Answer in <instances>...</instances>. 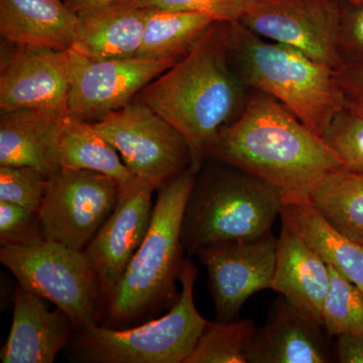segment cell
I'll list each match as a JSON object with an SVG mask.
<instances>
[{
  "label": "cell",
  "mask_w": 363,
  "mask_h": 363,
  "mask_svg": "<svg viewBox=\"0 0 363 363\" xmlns=\"http://www.w3.org/2000/svg\"><path fill=\"white\" fill-rule=\"evenodd\" d=\"M118 182L91 171L61 169L48 179L39 209L45 240L84 252L118 200Z\"/></svg>",
  "instance_id": "obj_10"
},
{
  "label": "cell",
  "mask_w": 363,
  "mask_h": 363,
  "mask_svg": "<svg viewBox=\"0 0 363 363\" xmlns=\"http://www.w3.org/2000/svg\"><path fill=\"white\" fill-rule=\"evenodd\" d=\"M283 195L240 169H213L196 181L183 222L184 247L197 253L219 243L257 240L272 233Z\"/></svg>",
  "instance_id": "obj_5"
},
{
  "label": "cell",
  "mask_w": 363,
  "mask_h": 363,
  "mask_svg": "<svg viewBox=\"0 0 363 363\" xmlns=\"http://www.w3.org/2000/svg\"><path fill=\"white\" fill-rule=\"evenodd\" d=\"M61 123L35 111L1 112L0 166L30 167L48 178L58 173Z\"/></svg>",
  "instance_id": "obj_20"
},
{
  "label": "cell",
  "mask_w": 363,
  "mask_h": 363,
  "mask_svg": "<svg viewBox=\"0 0 363 363\" xmlns=\"http://www.w3.org/2000/svg\"><path fill=\"white\" fill-rule=\"evenodd\" d=\"M281 218L297 230L327 264L363 292V243L338 230L309 199L284 202Z\"/></svg>",
  "instance_id": "obj_21"
},
{
  "label": "cell",
  "mask_w": 363,
  "mask_h": 363,
  "mask_svg": "<svg viewBox=\"0 0 363 363\" xmlns=\"http://www.w3.org/2000/svg\"><path fill=\"white\" fill-rule=\"evenodd\" d=\"M0 262L18 285L65 313L76 332L98 324L101 291L84 252L44 240L23 247H1Z\"/></svg>",
  "instance_id": "obj_7"
},
{
  "label": "cell",
  "mask_w": 363,
  "mask_h": 363,
  "mask_svg": "<svg viewBox=\"0 0 363 363\" xmlns=\"http://www.w3.org/2000/svg\"><path fill=\"white\" fill-rule=\"evenodd\" d=\"M45 240L39 213L0 201V245L23 247Z\"/></svg>",
  "instance_id": "obj_29"
},
{
  "label": "cell",
  "mask_w": 363,
  "mask_h": 363,
  "mask_svg": "<svg viewBox=\"0 0 363 363\" xmlns=\"http://www.w3.org/2000/svg\"><path fill=\"white\" fill-rule=\"evenodd\" d=\"M93 123L131 173L157 190L190 167L183 136L147 105L133 101Z\"/></svg>",
  "instance_id": "obj_9"
},
{
  "label": "cell",
  "mask_w": 363,
  "mask_h": 363,
  "mask_svg": "<svg viewBox=\"0 0 363 363\" xmlns=\"http://www.w3.org/2000/svg\"><path fill=\"white\" fill-rule=\"evenodd\" d=\"M324 142L338 157L345 171L363 172V118L343 109L325 130Z\"/></svg>",
  "instance_id": "obj_27"
},
{
  "label": "cell",
  "mask_w": 363,
  "mask_h": 363,
  "mask_svg": "<svg viewBox=\"0 0 363 363\" xmlns=\"http://www.w3.org/2000/svg\"><path fill=\"white\" fill-rule=\"evenodd\" d=\"M118 2L143 9L204 13L217 21L233 23L240 21L245 0H121Z\"/></svg>",
  "instance_id": "obj_30"
},
{
  "label": "cell",
  "mask_w": 363,
  "mask_h": 363,
  "mask_svg": "<svg viewBox=\"0 0 363 363\" xmlns=\"http://www.w3.org/2000/svg\"><path fill=\"white\" fill-rule=\"evenodd\" d=\"M227 52L243 84L278 100L320 136L346 107L335 70L295 48L255 35L240 21L228 23Z\"/></svg>",
  "instance_id": "obj_4"
},
{
  "label": "cell",
  "mask_w": 363,
  "mask_h": 363,
  "mask_svg": "<svg viewBox=\"0 0 363 363\" xmlns=\"http://www.w3.org/2000/svg\"><path fill=\"white\" fill-rule=\"evenodd\" d=\"M257 330L252 319L208 322L185 363H247V350Z\"/></svg>",
  "instance_id": "obj_25"
},
{
  "label": "cell",
  "mask_w": 363,
  "mask_h": 363,
  "mask_svg": "<svg viewBox=\"0 0 363 363\" xmlns=\"http://www.w3.org/2000/svg\"><path fill=\"white\" fill-rule=\"evenodd\" d=\"M69 52V116L89 123L131 104L140 91L178 62L138 57L92 61L74 50Z\"/></svg>",
  "instance_id": "obj_11"
},
{
  "label": "cell",
  "mask_w": 363,
  "mask_h": 363,
  "mask_svg": "<svg viewBox=\"0 0 363 363\" xmlns=\"http://www.w3.org/2000/svg\"><path fill=\"white\" fill-rule=\"evenodd\" d=\"M309 201L338 230L363 243V172H332L314 189Z\"/></svg>",
  "instance_id": "obj_24"
},
{
  "label": "cell",
  "mask_w": 363,
  "mask_h": 363,
  "mask_svg": "<svg viewBox=\"0 0 363 363\" xmlns=\"http://www.w3.org/2000/svg\"><path fill=\"white\" fill-rule=\"evenodd\" d=\"M323 325L279 298L266 325L257 329L247 350V363H327L332 359Z\"/></svg>",
  "instance_id": "obj_16"
},
{
  "label": "cell",
  "mask_w": 363,
  "mask_h": 363,
  "mask_svg": "<svg viewBox=\"0 0 363 363\" xmlns=\"http://www.w3.org/2000/svg\"><path fill=\"white\" fill-rule=\"evenodd\" d=\"M198 173L189 167L157 190L149 230L104 306V326L142 324L180 298L183 222Z\"/></svg>",
  "instance_id": "obj_3"
},
{
  "label": "cell",
  "mask_w": 363,
  "mask_h": 363,
  "mask_svg": "<svg viewBox=\"0 0 363 363\" xmlns=\"http://www.w3.org/2000/svg\"><path fill=\"white\" fill-rule=\"evenodd\" d=\"M78 16L72 50L92 61L138 58L145 33V9L116 2Z\"/></svg>",
  "instance_id": "obj_19"
},
{
  "label": "cell",
  "mask_w": 363,
  "mask_h": 363,
  "mask_svg": "<svg viewBox=\"0 0 363 363\" xmlns=\"http://www.w3.org/2000/svg\"><path fill=\"white\" fill-rule=\"evenodd\" d=\"M336 77L348 100H363V66H343Z\"/></svg>",
  "instance_id": "obj_32"
},
{
  "label": "cell",
  "mask_w": 363,
  "mask_h": 363,
  "mask_svg": "<svg viewBox=\"0 0 363 363\" xmlns=\"http://www.w3.org/2000/svg\"><path fill=\"white\" fill-rule=\"evenodd\" d=\"M48 179L30 167L0 166V201L39 212Z\"/></svg>",
  "instance_id": "obj_28"
},
{
  "label": "cell",
  "mask_w": 363,
  "mask_h": 363,
  "mask_svg": "<svg viewBox=\"0 0 363 363\" xmlns=\"http://www.w3.org/2000/svg\"><path fill=\"white\" fill-rule=\"evenodd\" d=\"M343 6L339 0H245L241 25L255 35L290 45L337 71Z\"/></svg>",
  "instance_id": "obj_8"
},
{
  "label": "cell",
  "mask_w": 363,
  "mask_h": 363,
  "mask_svg": "<svg viewBox=\"0 0 363 363\" xmlns=\"http://www.w3.org/2000/svg\"><path fill=\"white\" fill-rule=\"evenodd\" d=\"M64 1L74 13L81 14L94 11L100 7L111 6L121 0H64Z\"/></svg>",
  "instance_id": "obj_34"
},
{
  "label": "cell",
  "mask_w": 363,
  "mask_h": 363,
  "mask_svg": "<svg viewBox=\"0 0 363 363\" xmlns=\"http://www.w3.org/2000/svg\"><path fill=\"white\" fill-rule=\"evenodd\" d=\"M196 278L194 264L184 260L179 279L180 298L167 314L126 328L90 325L76 332L64 350L67 360L82 363H185L209 322L196 308Z\"/></svg>",
  "instance_id": "obj_6"
},
{
  "label": "cell",
  "mask_w": 363,
  "mask_h": 363,
  "mask_svg": "<svg viewBox=\"0 0 363 363\" xmlns=\"http://www.w3.org/2000/svg\"><path fill=\"white\" fill-rule=\"evenodd\" d=\"M227 39L228 23L215 21L187 55L133 100L147 105L183 136L196 173L216 136L247 104L245 85L229 62Z\"/></svg>",
  "instance_id": "obj_2"
},
{
  "label": "cell",
  "mask_w": 363,
  "mask_h": 363,
  "mask_svg": "<svg viewBox=\"0 0 363 363\" xmlns=\"http://www.w3.org/2000/svg\"><path fill=\"white\" fill-rule=\"evenodd\" d=\"M330 288V269L307 241L281 219L272 290L322 322L325 298Z\"/></svg>",
  "instance_id": "obj_17"
},
{
  "label": "cell",
  "mask_w": 363,
  "mask_h": 363,
  "mask_svg": "<svg viewBox=\"0 0 363 363\" xmlns=\"http://www.w3.org/2000/svg\"><path fill=\"white\" fill-rule=\"evenodd\" d=\"M78 23L64 0H0V35L9 44L69 51Z\"/></svg>",
  "instance_id": "obj_18"
},
{
  "label": "cell",
  "mask_w": 363,
  "mask_h": 363,
  "mask_svg": "<svg viewBox=\"0 0 363 363\" xmlns=\"http://www.w3.org/2000/svg\"><path fill=\"white\" fill-rule=\"evenodd\" d=\"M325 298L322 322L329 336L363 335V292L334 267Z\"/></svg>",
  "instance_id": "obj_26"
},
{
  "label": "cell",
  "mask_w": 363,
  "mask_h": 363,
  "mask_svg": "<svg viewBox=\"0 0 363 363\" xmlns=\"http://www.w3.org/2000/svg\"><path fill=\"white\" fill-rule=\"evenodd\" d=\"M277 245L278 238L269 233L257 240L210 245L196 253L207 269L216 321L238 319L248 298L272 290Z\"/></svg>",
  "instance_id": "obj_12"
},
{
  "label": "cell",
  "mask_w": 363,
  "mask_h": 363,
  "mask_svg": "<svg viewBox=\"0 0 363 363\" xmlns=\"http://www.w3.org/2000/svg\"><path fill=\"white\" fill-rule=\"evenodd\" d=\"M70 81L69 51L16 45L0 75V111H35L63 121Z\"/></svg>",
  "instance_id": "obj_13"
},
{
  "label": "cell",
  "mask_w": 363,
  "mask_h": 363,
  "mask_svg": "<svg viewBox=\"0 0 363 363\" xmlns=\"http://www.w3.org/2000/svg\"><path fill=\"white\" fill-rule=\"evenodd\" d=\"M21 285L13 295L11 332L1 352L4 363H52L75 335L70 318Z\"/></svg>",
  "instance_id": "obj_15"
},
{
  "label": "cell",
  "mask_w": 363,
  "mask_h": 363,
  "mask_svg": "<svg viewBox=\"0 0 363 363\" xmlns=\"http://www.w3.org/2000/svg\"><path fill=\"white\" fill-rule=\"evenodd\" d=\"M346 107L363 118V100H348Z\"/></svg>",
  "instance_id": "obj_35"
},
{
  "label": "cell",
  "mask_w": 363,
  "mask_h": 363,
  "mask_svg": "<svg viewBox=\"0 0 363 363\" xmlns=\"http://www.w3.org/2000/svg\"><path fill=\"white\" fill-rule=\"evenodd\" d=\"M145 11V33L138 58L179 61L217 21L204 13L160 9Z\"/></svg>",
  "instance_id": "obj_23"
},
{
  "label": "cell",
  "mask_w": 363,
  "mask_h": 363,
  "mask_svg": "<svg viewBox=\"0 0 363 363\" xmlns=\"http://www.w3.org/2000/svg\"><path fill=\"white\" fill-rule=\"evenodd\" d=\"M61 169L104 174L123 186L135 178L121 155L94 123L67 116L59 133Z\"/></svg>",
  "instance_id": "obj_22"
},
{
  "label": "cell",
  "mask_w": 363,
  "mask_h": 363,
  "mask_svg": "<svg viewBox=\"0 0 363 363\" xmlns=\"http://www.w3.org/2000/svg\"><path fill=\"white\" fill-rule=\"evenodd\" d=\"M155 191L152 184L138 177L121 186L113 211L84 250L99 281L102 309L147 235Z\"/></svg>",
  "instance_id": "obj_14"
},
{
  "label": "cell",
  "mask_w": 363,
  "mask_h": 363,
  "mask_svg": "<svg viewBox=\"0 0 363 363\" xmlns=\"http://www.w3.org/2000/svg\"><path fill=\"white\" fill-rule=\"evenodd\" d=\"M207 157L267 182L284 202L309 199L329 174L343 169L322 136L260 91L216 136Z\"/></svg>",
  "instance_id": "obj_1"
},
{
  "label": "cell",
  "mask_w": 363,
  "mask_h": 363,
  "mask_svg": "<svg viewBox=\"0 0 363 363\" xmlns=\"http://www.w3.org/2000/svg\"><path fill=\"white\" fill-rule=\"evenodd\" d=\"M336 362L363 363V335H342L336 337Z\"/></svg>",
  "instance_id": "obj_33"
},
{
  "label": "cell",
  "mask_w": 363,
  "mask_h": 363,
  "mask_svg": "<svg viewBox=\"0 0 363 363\" xmlns=\"http://www.w3.org/2000/svg\"><path fill=\"white\" fill-rule=\"evenodd\" d=\"M340 51L345 65L363 66V0L342 4Z\"/></svg>",
  "instance_id": "obj_31"
}]
</instances>
